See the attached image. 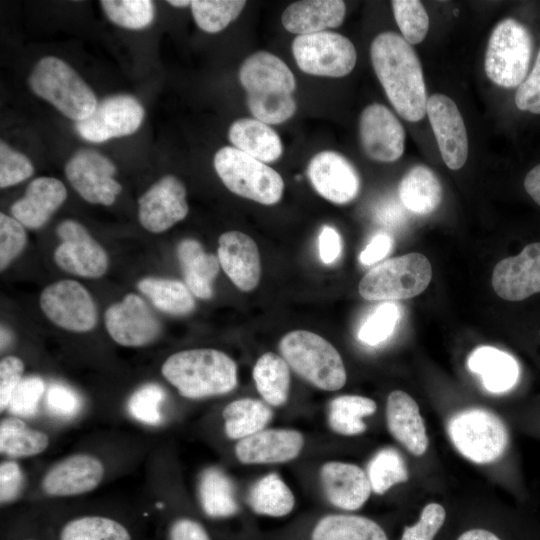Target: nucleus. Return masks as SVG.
<instances>
[{
    "mask_svg": "<svg viewBox=\"0 0 540 540\" xmlns=\"http://www.w3.org/2000/svg\"><path fill=\"white\" fill-rule=\"evenodd\" d=\"M447 433L457 451L477 464L497 461L506 453L510 442L504 422L482 408L454 414L448 420Z\"/></svg>",
    "mask_w": 540,
    "mask_h": 540,
    "instance_id": "423d86ee",
    "label": "nucleus"
},
{
    "mask_svg": "<svg viewBox=\"0 0 540 540\" xmlns=\"http://www.w3.org/2000/svg\"><path fill=\"white\" fill-rule=\"evenodd\" d=\"M222 415L226 435L240 440L263 430L272 418V410L260 400L242 398L228 404Z\"/></svg>",
    "mask_w": 540,
    "mask_h": 540,
    "instance_id": "c9c22d12",
    "label": "nucleus"
},
{
    "mask_svg": "<svg viewBox=\"0 0 540 540\" xmlns=\"http://www.w3.org/2000/svg\"><path fill=\"white\" fill-rule=\"evenodd\" d=\"M515 104L519 110L540 114V49L531 73L517 88Z\"/></svg>",
    "mask_w": 540,
    "mask_h": 540,
    "instance_id": "864d4df0",
    "label": "nucleus"
},
{
    "mask_svg": "<svg viewBox=\"0 0 540 540\" xmlns=\"http://www.w3.org/2000/svg\"><path fill=\"white\" fill-rule=\"evenodd\" d=\"M198 494L202 509L209 517L226 518L238 511L233 484L218 468L211 467L203 471Z\"/></svg>",
    "mask_w": 540,
    "mask_h": 540,
    "instance_id": "72a5a7b5",
    "label": "nucleus"
},
{
    "mask_svg": "<svg viewBox=\"0 0 540 540\" xmlns=\"http://www.w3.org/2000/svg\"><path fill=\"white\" fill-rule=\"evenodd\" d=\"M189 211L186 188L174 175H165L138 199V219L143 228L161 233L183 220Z\"/></svg>",
    "mask_w": 540,
    "mask_h": 540,
    "instance_id": "dca6fc26",
    "label": "nucleus"
},
{
    "mask_svg": "<svg viewBox=\"0 0 540 540\" xmlns=\"http://www.w3.org/2000/svg\"><path fill=\"white\" fill-rule=\"evenodd\" d=\"M307 175L315 191L332 203H349L359 193L357 170L338 152L325 150L314 155L308 163Z\"/></svg>",
    "mask_w": 540,
    "mask_h": 540,
    "instance_id": "6ab92c4d",
    "label": "nucleus"
},
{
    "mask_svg": "<svg viewBox=\"0 0 540 540\" xmlns=\"http://www.w3.org/2000/svg\"><path fill=\"white\" fill-rule=\"evenodd\" d=\"M186 286L191 293L201 299L213 295V281L219 272V259L206 253L202 245L194 239L181 241L177 248Z\"/></svg>",
    "mask_w": 540,
    "mask_h": 540,
    "instance_id": "c756f323",
    "label": "nucleus"
},
{
    "mask_svg": "<svg viewBox=\"0 0 540 540\" xmlns=\"http://www.w3.org/2000/svg\"><path fill=\"white\" fill-rule=\"evenodd\" d=\"M24 486L21 467L14 461H5L0 465V501L8 504L15 501Z\"/></svg>",
    "mask_w": 540,
    "mask_h": 540,
    "instance_id": "6e6d98bb",
    "label": "nucleus"
},
{
    "mask_svg": "<svg viewBox=\"0 0 540 540\" xmlns=\"http://www.w3.org/2000/svg\"><path fill=\"white\" fill-rule=\"evenodd\" d=\"M319 256L323 263L331 264L340 255L341 239L338 232L330 227L324 226L319 235Z\"/></svg>",
    "mask_w": 540,
    "mask_h": 540,
    "instance_id": "13d9d810",
    "label": "nucleus"
},
{
    "mask_svg": "<svg viewBox=\"0 0 540 540\" xmlns=\"http://www.w3.org/2000/svg\"><path fill=\"white\" fill-rule=\"evenodd\" d=\"M376 409V403L368 397L342 395L330 402L328 423L336 433L358 435L366 430L362 418L372 415Z\"/></svg>",
    "mask_w": 540,
    "mask_h": 540,
    "instance_id": "58836bf2",
    "label": "nucleus"
},
{
    "mask_svg": "<svg viewBox=\"0 0 540 540\" xmlns=\"http://www.w3.org/2000/svg\"><path fill=\"white\" fill-rule=\"evenodd\" d=\"M100 4L111 22L126 29H144L155 17V5L150 0H102Z\"/></svg>",
    "mask_w": 540,
    "mask_h": 540,
    "instance_id": "37998d69",
    "label": "nucleus"
},
{
    "mask_svg": "<svg viewBox=\"0 0 540 540\" xmlns=\"http://www.w3.org/2000/svg\"><path fill=\"white\" fill-rule=\"evenodd\" d=\"M21 540H40V539H38V538H36L34 536H27V537L22 538Z\"/></svg>",
    "mask_w": 540,
    "mask_h": 540,
    "instance_id": "338daca9",
    "label": "nucleus"
},
{
    "mask_svg": "<svg viewBox=\"0 0 540 540\" xmlns=\"http://www.w3.org/2000/svg\"><path fill=\"white\" fill-rule=\"evenodd\" d=\"M469 369L480 375L484 387L492 393H503L518 382L520 369L510 354L491 346H481L470 354Z\"/></svg>",
    "mask_w": 540,
    "mask_h": 540,
    "instance_id": "cd10ccee",
    "label": "nucleus"
},
{
    "mask_svg": "<svg viewBox=\"0 0 540 540\" xmlns=\"http://www.w3.org/2000/svg\"><path fill=\"white\" fill-rule=\"evenodd\" d=\"M445 518L446 511L442 505L429 503L422 509L417 523L404 528L400 540H433Z\"/></svg>",
    "mask_w": 540,
    "mask_h": 540,
    "instance_id": "3c124183",
    "label": "nucleus"
},
{
    "mask_svg": "<svg viewBox=\"0 0 540 540\" xmlns=\"http://www.w3.org/2000/svg\"><path fill=\"white\" fill-rule=\"evenodd\" d=\"M426 114L444 163L452 170L460 169L468 157V137L457 105L446 95L433 94Z\"/></svg>",
    "mask_w": 540,
    "mask_h": 540,
    "instance_id": "a211bd4d",
    "label": "nucleus"
},
{
    "mask_svg": "<svg viewBox=\"0 0 540 540\" xmlns=\"http://www.w3.org/2000/svg\"><path fill=\"white\" fill-rule=\"evenodd\" d=\"M49 445L47 434L29 427L19 417H7L0 423V451L14 458L42 453Z\"/></svg>",
    "mask_w": 540,
    "mask_h": 540,
    "instance_id": "e433bc0d",
    "label": "nucleus"
},
{
    "mask_svg": "<svg viewBox=\"0 0 540 540\" xmlns=\"http://www.w3.org/2000/svg\"><path fill=\"white\" fill-rule=\"evenodd\" d=\"M378 220L388 226L400 223L404 218L401 206L395 201H388L379 207L377 211Z\"/></svg>",
    "mask_w": 540,
    "mask_h": 540,
    "instance_id": "052dcab7",
    "label": "nucleus"
},
{
    "mask_svg": "<svg viewBox=\"0 0 540 540\" xmlns=\"http://www.w3.org/2000/svg\"><path fill=\"white\" fill-rule=\"evenodd\" d=\"M398 194L406 209L418 215H426L440 205L442 187L431 169L417 165L402 178Z\"/></svg>",
    "mask_w": 540,
    "mask_h": 540,
    "instance_id": "7c9ffc66",
    "label": "nucleus"
},
{
    "mask_svg": "<svg viewBox=\"0 0 540 540\" xmlns=\"http://www.w3.org/2000/svg\"><path fill=\"white\" fill-rule=\"evenodd\" d=\"M392 247V239L386 233H379L372 238L367 247L360 254V261L364 265H371L383 259Z\"/></svg>",
    "mask_w": 540,
    "mask_h": 540,
    "instance_id": "bf43d9fd",
    "label": "nucleus"
},
{
    "mask_svg": "<svg viewBox=\"0 0 540 540\" xmlns=\"http://www.w3.org/2000/svg\"><path fill=\"white\" fill-rule=\"evenodd\" d=\"M345 13L346 6L341 0H305L290 4L281 21L287 31L308 35L340 26Z\"/></svg>",
    "mask_w": 540,
    "mask_h": 540,
    "instance_id": "bb28decb",
    "label": "nucleus"
},
{
    "mask_svg": "<svg viewBox=\"0 0 540 540\" xmlns=\"http://www.w3.org/2000/svg\"><path fill=\"white\" fill-rule=\"evenodd\" d=\"M165 392L161 386L148 383L137 389L128 401V411L132 417L148 425H158L162 421L161 404Z\"/></svg>",
    "mask_w": 540,
    "mask_h": 540,
    "instance_id": "a18cd8bd",
    "label": "nucleus"
},
{
    "mask_svg": "<svg viewBox=\"0 0 540 540\" xmlns=\"http://www.w3.org/2000/svg\"><path fill=\"white\" fill-rule=\"evenodd\" d=\"M115 164L102 153L88 148L76 151L65 165V175L87 202L112 205L122 190L114 178Z\"/></svg>",
    "mask_w": 540,
    "mask_h": 540,
    "instance_id": "f8f14e48",
    "label": "nucleus"
},
{
    "mask_svg": "<svg viewBox=\"0 0 540 540\" xmlns=\"http://www.w3.org/2000/svg\"><path fill=\"white\" fill-rule=\"evenodd\" d=\"M219 263L229 279L242 291H251L261 275L260 255L255 241L239 231L223 233L218 240Z\"/></svg>",
    "mask_w": 540,
    "mask_h": 540,
    "instance_id": "4be33fe9",
    "label": "nucleus"
},
{
    "mask_svg": "<svg viewBox=\"0 0 540 540\" xmlns=\"http://www.w3.org/2000/svg\"><path fill=\"white\" fill-rule=\"evenodd\" d=\"M359 135L365 154L372 160L393 162L404 152V128L384 105L373 103L364 108L359 120Z\"/></svg>",
    "mask_w": 540,
    "mask_h": 540,
    "instance_id": "f3484780",
    "label": "nucleus"
},
{
    "mask_svg": "<svg viewBox=\"0 0 540 540\" xmlns=\"http://www.w3.org/2000/svg\"><path fill=\"white\" fill-rule=\"evenodd\" d=\"M168 540H212L204 526L198 521L180 517L174 519L167 531Z\"/></svg>",
    "mask_w": 540,
    "mask_h": 540,
    "instance_id": "4d7b16f0",
    "label": "nucleus"
},
{
    "mask_svg": "<svg viewBox=\"0 0 540 540\" xmlns=\"http://www.w3.org/2000/svg\"><path fill=\"white\" fill-rule=\"evenodd\" d=\"M371 489L382 495L392 486L408 480V470L401 454L387 447L378 451L367 466Z\"/></svg>",
    "mask_w": 540,
    "mask_h": 540,
    "instance_id": "a19ab883",
    "label": "nucleus"
},
{
    "mask_svg": "<svg viewBox=\"0 0 540 540\" xmlns=\"http://www.w3.org/2000/svg\"><path fill=\"white\" fill-rule=\"evenodd\" d=\"M104 466L91 455L75 454L53 465L42 480L43 491L54 497H70L94 490L102 481Z\"/></svg>",
    "mask_w": 540,
    "mask_h": 540,
    "instance_id": "412c9836",
    "label": "nucleus"
},
{
    "mask_svg": "<svg viewBox=\"0 0 540 540\" xmlns=\"http://www.w3.org/2000/svg\"><path fill=\"white\" fill-rule=\"evenodd\" d=\"M57 540H134L131 530L120 520L100 514H85L66 520Z\"/></svg>",
    "mask_w": 540,
    "mask_h": 540,
    "instance_id": "473e14b6",
    "label": "nucleus"
},
{
    "mask_svg": "<svg viewBox=\"0 0 540 540\" xmlns=\"http://www.w3.org/2000/svg\"><path fill=\"white\" fill-rule=\"evenodd\" d=\"M45 383L38 376L23 378L15 389L7 407L16 417H31L38 408L44 394Z\"/></svg>",
    "mask_w": 540,
    "mask_h": 540,
    "instance_id": "09e8293b",
    "label": "nucleus"
},
{
    "mask_svg": "<svg viewBox=\"0 0 540 540\" xmlns=\"http://www.w3.org/2000/svg\"><path fill=\"white\" fill-rule=\"evenodd\" d=\"M161 371L180 395L190 399L226 394L237 385L236 363L216 349L174 353L163 363Z\"/></svg>",
    "mask_w": 540,
    "mask_h": 540,
    "instance_id": "7ed1b4c3",
    "label": "nucleus"
},
{
    "mask_svg": "<svg viewBox=\"0 0 540 540\" xmlns=\"http://www.w3.org/2000/svg\"><path fill=\"white\" fill-rule=\"evenodd\" d=\"M191 2L192 1H188V0H170V1H167V3H169L170 5L174 6V7H187V6H191Z\"/></svg>",
    "mask_w": 540,
    "mask_h": 540,
    "instance_id": "69168bd1",
    "label": "nucleus"
},
{
    "mask_svg": "<svg viewBox=\"0 0 540 540\" xmlns=\"http://www.w3.org/2000/svg\"><path fill=\"white\" fill-rule=\"evenodd\" d=\"M144 115V108L137 98L130 94H114L98 102L89 117L75 122V130L88 142L102 143L135 133Z\"/></svg>",
    "mask_w": 540,
    "mask_h": 540,
    "instance_id": "9b49d317",
    "label": "nucleus"
},
{
    "mask_svg": "<svg viewBox=\"0 0 540 540\" xmlns=\"http://www.w3.org/2000/svg\"><path fill=\"white\" fill-rule=\"evenodd\" d=\"M239 79L255 119L281 124L294 115L295 77L276 55L267 51L253 53L240 66Z\"/></svg>",
    "mask_w": 540,
    "mask_h": 540,
    "instance_id": "f03ea898",
    "label": "nucleus"
},
{
    "mask_svg": "<svg viewBox=\"0 0 540 540\" xmlns=\"http://www.w3.org/2000/svg\"><path fill=\"white\" fill-rule=\"evenodd\" d=\"M252 510L261 515L282 517L294 507V496L276 473H270L255 483L249 497Z\"/></svg>",
    "mask_w": 540,
    "mask_h": 540,
    "instance_id": "ea45409f",
    "label": "nucleus"
},
{
    "mask_svg": "<svg viewBox=\"0 0 540 540\" xmlns=\"http://www.w3.org/2000/svg\"><path fill=\"white\" fill-rule=\"evenodd\" d=\"M61 243L53 257L64 271L85 278H99L108 269V256L103 247L79 222L62 221L56 229Z\"/></svg>",
    "mask_w": 540,
    "mask_h": 540,
    "instance_id": "4468645a",
    "label": "nucleus"
},
{
    "mask_svg": "<svg viewBox=\"0 0 540 540\" xmlns=\"http://www.w3.org/2000/svg\"><path fill=\"white\" fill-rule=\"evenodd\" d=\"M213 164L223 184L236 195L264 205H273L282 197L284 182L281 175L235 147L220 148Z\"/></svg>",
    "mask_w": 540,
    "mask_h": 540,
    "instance_id": "0eeeda50",
    "label": "nucleus"
},
{
    "mask_svg": "<svg viewBox=\"0 0 540 540\" xmlns=\"http://www.w3.org/2000/svg\"><path fill=\"white\" fill-rule=\"evenodd\" d=\"M137 287L163 312L184 315L195 308L191 291L180 281L147 277L140 280Z\"/></svg>",
    "mask_w": 540,
    "mask_h": 540,
    "instance_id": "4c0bfd02",
    "label": "nucleus"
},
{
    "mask_svg": "<svg viewBox=\"0 0 540 540\" xmlns=\"http://www.w3.org/2000/svg\"><path fill=\"white\" fill-rule=\"evenodd\" d=\"M457 540H500V538L485 529H471L461 534Z\"/></svg>",
    "mask_w": 540,
    "mask_h": 540,
    "instance_id": "e2e57ef3",
    "label": "nucleus"
},
{
    "mask_svg": "<svg viewBox=\"0 0 540 540\" xmlns=\"http://www.w3.org/2000/svg\"><path fill=\"white\" fill-rule=\"evenodd\" d=\"M40 307L50 321L65 330L86 332L97 323V310L90 293L74 280L46 286L40 295Z\"/></svg>",
    "mask_w": 540,
    "mask_h": 540,
    "instance_id": "ddd939ff",
    "label": "nucleus"
},
{
    "mask_svg": "<svg viewBox=\"0 0 540 540\" xmlns=\"http://www.w3.org/2000/svg\"><path fill=\"white\" fill-rule=\"evenodd\" d=\"M279 350L287 364L303 379L327 391L341 389L346 370L335 347L320 335L295 330L283 336Z\"/></svg>",
    "mask_w": 540,
    "mask_h": 540,
    "instance_id": "39448f33",
    "label": "nucleus"
},
{
    "mask_svg": "<svg viewBox=\"0 0 540 540\" xmlns=\"http://www.w3.org/2000/svg\"><path fill=\"white\" fill-rule=\"evenodd\" d=\"M246 5L243 0H194L191 10L198 27L207 33L225 29Z\"/></svg>",
    "mask_w": 540,
    "mask_h": 540,
    "instance_id": "79ce46f5",
    "label": "nucleus"
},
{
    "mask_svg": "<svg viewBox=\"0 0 540 540\" xmlns=\"http://www.w3.org/2000/svg\"><path fill=\"white\" fill-rule=\"evenodd\" d=\"M311 540H388L375 521L358 515L330 514L322 517L311 533Z\"/></svg>",
    "mask_w": 540,
    "mask_h": 540,
    "instance_id": "2f4dec72",
    "label": "nucleus"
},
{
    "mask_svg": "<svg viewBox=\"0 0 540 540\" xmlns=\"http://www.w3.org/2000/svg\"><path fill=\"white\" fill-rule=\"evenodd\" d=\"M320 476L328 501L343 510L359 509L372 491L367 473L355 464L327 462Z\"/></svg>",
    "mask_w": 540,
    "mask_h": 540,
    "instance_id": "b1692460",
    "label": "nucleus"
},
{
    "mask_svg": "<svg viewBox=\"0 0 540 540\" xmlns=\"http://www.w3.org/2000/svg\"><path fill=\"white\" fill-rule=\"evenodd\" d=\"M67 198L62 181L54 177L32 180L24 195L15 201L10 211L23 226L38 229L45 225Z\"/></svg>",
    "mask_w": 540,
    "mask_h": 540,
    "instance_id": "393cba45",
    "label": "nucleus"
},
{
    "mask_svg": "<svg viewBox=\"0 0 540 540\" xmlns=\"http://www.w3.org/2000/svg\"><path fill=\"white\" fill-rule=\"evenodd\" d=\"M45 402L52 415L66 419L76 416L82 408V400L77 392L61 383L49 386Z\"/></svg>",
    "mask_w": 540,
    "mask_h": 540,
    "instance_id": "603ef678",
    "label": "nucleus"
},
{
    "mask_svg": "<svg viewBox=\"0 0 540 540\" xmlns=\"http://www.w3.org/2000/svg\"><path fill=\"white\" fill-rule=\"evenodd\" d=\"M23 361L16 356L4 357L0 362V410L7 409L11 397L22 381Z\"/></svg>",
    "mask_w": 540,
    "mask_h": 540,
    "instance_id": "5fc2aeb1",
    "label": "nucleus"
},
{
    "mask_svg": "<svg viewBox=\"0 0 540 540\" xmlns=\"http://www.w3.org/2000/svg\"><path fill=\"white\" fill-rule=\"evenodd\" d=\"M253 378L259 394L269 405L277 407L286 402L290 372L283 357L273 352L263 354L253 368Z\"/></svg>",
    "mask_w": 540,
    "mask_h": 540,
    "instance_id": "f704fd0d",
    "label": "nucleus"
},
{
    "mask_svg": "<svg viewBox=\"0 0 540 540\" xmlns=\"http://www.w3.org/2000/svg\"><path fill=\"white\" fill-rule=\"evenodd\" d=\"M228 138L235 148L264 163L276 161L283 153L277 132L255 118L234 121L229 128Z\"/></svg>",
    "mask_w": 540,
    "mask_h": 540,
    "instance_id": "c85d7f7f",
    "label": "nucleus"
},
{
    "mask_svg": "<svg viewBox=\"0 0 540 540\" xmlns=\"http://www.w3.org/2000/svg\"><path fill=\"white\" fill-rule=\"evenodd\" d=\"M28 84L37 96L75 122L89 117L98 104L93 90L81 76L55 56H47L37 62Z\"/></svg>",
    "mask_w": 540,
    "mask_h": 540,
    "instance_id": "20e7f679",
    "label": "nucleus"
},
{
    "mask_svg": "<svg viewBox=\"0 0 540 540\" xmlns=\"http://www.w3.org/2000/svg\"><path fill=\"white\" fill-rule=\"evenodd\" d=\"M292 54L303 72L322 77H344L353 70L357 60L353 43L327 30L296 36Z\"/></svg>",
    "mask_w": 540,
    "mask_h": 540,
    "instance_id": "9d476101",
    "label": "nucleus"
},
{
    "mask_svg": "<svg viewBox=\"0 0 540 540\" xmlns=\"http://www.w3.org/2000/svg\"><path fill=\"white\" fill-rule=\"evenodd\" d=\"M34 173V166L24 154L10 147L3 140L0 142V187L16 185Z\"/></svg>",
    "mask_w": 540,
    "mask_h": 540,
    "instance_id": "de8ad7c7",
    "label": "nucleus"
},
{
    "mask_svg": "<svg viewBox=\"0 0 540 540\" xmlns=\"http://www.w3.org/2000/svg\"><path fill=\"white\" fill-rule=\"evenodd\" d=\"M533 50L529 30L513 18L500 21L493 29L485 54V72L496 85L519 86L527 75Z\"/></svg>",
    "mask_w": 540,
    "mask_h": 540,
    "instance_id": "1a4fd4ad",
    "label": "nucleus"
},
{
    "mask_svg": "<svg viewBox=\"0 0 540 540\" xmlns=\"http://www.w3.org/2000/svg\"><path fill=\"white\" fill-rule=\"evenodd\" d=\"M432 278L429 260L413 252L388 259L368 271L359 282L360 295L369 301H393L422 293Z\"/></svg>",
    "mask_w": 540,
    "mask_h": 540,
    "instance_id": "6e6552de",
    "label": "nucleus"
},
{
    "mask_svg": "<svg viewBox=\"0 0 540 540\" xmlns=\"http://www.w3.org/2000/svg\"><path fill=\"white\" fill-rule=\"evenodd\" d=\"M303 447V436L291 429L261 430L240 439L235 446L244 464L282 463L296 458Z\"/></svg>",
    "mask_w": 540,
    "mask_h": 540,
    "instance_id": "5701e85b",
    "label": "nucleus"
},
{
    "mask_svg": "<svg viewBox=\"0 0 540 540\" xmlns=\"http://www.w3.org/2000/svg\"><path fill=\"white\" fill-rule=\"evenodd\" d=\"M399 316L396 304L385 302L379 305L360 327L359 340L370 346L382 343L393 333Z\"/></svg>",
    "mask_w": 540,
    "mask_h": 540,
    "instance_id": "49530a36",
    "label": "nucleus"
},
{
    "mask_svg": "<svg viewBox=\"0 0 540 540\" xmlns=\"http://www.w3.org/2000/svg\"><path fill=\"white\" fill-rule=\"evenodd\" d=\"M104 319L111 338L126 347L150 344L161 332L160 322L149 306L133 293L110 305L105 311Z\"/></svg>",
    "mask_w": 540,
    "mask_h": 540,
    "instance_id": "2eb2a0df",
    "label": "nucleus"
},
{
    "mask_svg": "<svg viewBox=\"0 0 540 540\" xmlns=\"http://www.w3.org/2000/svg\"><path fill=\"white\" fill-rule=\"evenodd\" d=\"M524 187L531 198L540 206V164L527 173Z\"/></svg>",
    "mask_w": 540,
    "mask_h": 540,
    "instance_id": "680f3d73",
    "label": "nucleus"
},
{
    "mask_svg": "<svg viewBox=\"0 0 540 540\" xmlns=\"http://www.w3.org/2000/svg\"><path fill=\"white\" fill-rule=\"evenodd\" d=\"M11 340V334L7 329L1 328V348L6 347Z\"/></svg>",
    "mask_w": 540,
    "mask_h": 540,
    "instance_id": "0e129e2a",
    "label": "nucleus"
},
{
    "mask_svg": "<svg viewBox=\"0 0 540 540\" xmlns=\"http://www.w3.org/2000/svg\"><path fill=\"white\" fill-rule=\"evenodd\" d=\"M396 23L409 44L424 40L429 29L428 14L418 0H393L391 2Z\"/></svg>",
    "mask_w": 540,
    "mask_h": 540,
    "instance_id": "c03bdc74",
    "label": "nucleus"
},
{
    "mask_svg": "<svg viewBox=\"0 0 540 540\" xmlns=\"http://www.w3.org/2000/svg\"><path fill=\"white\" fill-rule=\"evenodd\" d=\"M492 286L507 301H522L540 292V242L530 243L518 255L499 261L492 273Z\"/></svg>",
    "mask_w": 540,
    "mask_h": 540,
    "instance_id": "aec40b11",
    "label": "nucleus"
},
{
    "mask_svg": "<svg viewBox=\"0 0 540 540\" xmlns=\"http://www.w3.org/2000/svg\"><path fill=\"white\" fill-rule=\"evenodd\" d=\"M374 71L397 113L416 122L426 114L427 95L421 63L412 46L394 32H383L370 48Z\"/></svg>",
    "mask_w": 540,
    "mask_h": 540,
    "instance_id": "f257e3e1",
    "label": "nucleus"
},
{
    "mask_svg": "<svg viewBox=\"0 0 540 540\" xmlns=\"http://www.w3.org/2000/svg\"><path fill=\"white\" fill-rule=\"evenodd\" d=\"M27 242L24 226L14 217L0 213V269L5 270Z\"/></svg>",
    "mask_w": 540,
    "mask_h": 540,
    "instance_id": "8fccbe9b",
    "label": "nucleus"
},
{
    "mask_svg": "<svg viewBox=\"0 0 540 540\" xmlns=\"http://www.w3.org/2000/svg\"><path fill=\"white\" fill-rule=\"evenodd\" d=\"M386 421L390 434L411 454L423 455L429 444L419 406L407 393L392 391L386 403Z\"/></svg>",
    "mask_w": 540,
    "mask_h": 540,
    "instance_id": "a878e982",
    "label": "nucleus"
}]
</instances>
